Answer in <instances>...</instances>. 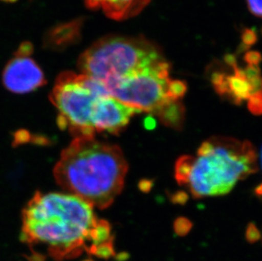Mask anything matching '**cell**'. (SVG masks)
<instances>
[{
    "mask_svg": "<svg viewBox=\"0 0 262 261\" xmlns=\"http://www.w3.org/2000/svg\"><path fill=\"white\" fill-rule=\"evenodd\" d=\"M154 186V181L150 179H142L139 181V188L142 192H149Z\"/></svg>",
    "mask_w": 262,
    "mask_h": 261,
    "instance_id": "cell-18",
    "label": "cell"
},
{
    "mask_svg": "<svg viewBox=\"0 0 262 261\" xmlns=\"http://www.w3.org/2000/svg\"><path fill=\"white\" fill-rule=\"evenodd\" d=\"M248 108L255 116L262 115V90L250 97L248 99Z\"/></svg>",
    "mask_w": 262,
    "mask_h": 261,
    "instance_id": "cell-14",
    "label": "cell"
},
{
    "mask_svg": "<svg viewBox=\"0 0 262 261\" xmlns=\"http://www.w3.org/2000/svg\"><path fill=\"white\" fill-rule=\"evenodd\" d=\"M161 57L143 38L107 37L93 45L80 59L82 74L108 83L144 71Z\"/></svg>",
    "mask_w": 262,
    "mask_h": 261,
    "instance_id": "cell-4",
    "label": "cell"
},
{
    "mask_svg": "<svg viewBox=\"0 0 262 261\" xmlns=\"http://www.w3.org/2000/svg\"><path fill=\"white\" fill-rule=\"evenodd\" d=\"M137 112L139 111L125 105L112 96L100 98L97 101L92 120L94 132L118 134Z\"/></svg>",
    "mask_w": 262,
    "mask_h": 261,
    "instance_id": "cell-8",
    "label": "cell"
},
{
    "mask_svg": "<svg viewBox=\"0 0 262 261\" xmlns=\"http://www.w3.org/2000/svg\"><path fill=\"white\" fill-rule=\"evenodd\" d=\"M255 194L257 196H262V183L255 188Z\"/></svg>",
    "mask_w": 262,
    "mask_h": 261,
    "instance_id": "cell-21",
    "label": "cell"
},
{
    "mask_svg": "<svg viewBox=\"0 0 262 261\" xmlns=\"http://www.w3.org/2000/svg\"><path fill=\"white\" fill-rule=\"evenodd\" d=\"M111 96L104 82L86 75L64 73L53 89L51 100L59 112V125L76 138H94L92 120L100 98Z\"/></svg>",
    "mask_w": 262,
    "mask_h": 261,
    "instance_id": "cell-5",
    "label": "cell"
},
{
    "mask_svg": "<svg viewBox=\"0 0 262 261\" xmlns=\"http://www.w3.org/2000/svg\"><path fill=\"white\" fill-rule=\"evenodd\" d=\"M154 114L165 126L181 130L185 121V107L180 101H170L161 106Z\"/></svg>",
    "mask_w": 262,
    "mask_h": 261,
    "instance_id": "cell-10",
    "label": "cell"
},
{
    "mask_svg": "<svg viewBox=\"0 0 262 261\" xmlns=\"http://www.w3.org/2000/svg\"><path fill=\"white\" fill-rule=\"evenodd\" d=\"M128 258L129 254L127 253H121L117 255V259L119 261L126 260Z\"/></svg>",
    "mask_w": 262,
    "mask_h": 261,
    "instance_id": "cell-20",
    "label": "cell"
},
{
    "mask_svg": "<svg viewBox=\"0 0 262 261\" xmlns=\"http://www.w3.org/2000/svg\"><path fill=\"white\" fill-rule=\"evenodd\" d=\"M31 47L20 48V54L11 59L5 67L3 81L5 88L16 94L34 91L45 82V76L37 63L30 58Z\"/></svg>",
    "mask_w": 262,
    "mask_h": 261,
    "instance_id": "cell-7",
    "label": "cell"
},
{
    "mask_svg": "<svg viewBox=\"0 0 262 261\" xmlns=\"http://www.w3.org/2000/svg\"><path fill=\"white\" fill-rule=\"evenodd\" d=\"M213 149L194 159L188 186L193 197L223 195L230 192L237 181L257 170V156L252 144L232 138L211 139Z\"/></svg>",
    "mask_w": 262,
    "mask_h": 261,
    "instance_id": "cell-3",
    "label": "cell"
},
{
    "mask_svg": "<svg viewBox=\"0 0 262 261\" xmlns=\"http://www.w3.org/2000/svg\"><path fill=\"white\" fill-rule=\"evenodd\" d=\"M260 232L258 230L257 227L254 223H250L248 225L245 232V237L250 244H254L259 241L260 239Z\"/></svg>",
    "mask_w": 262,
    "mask_h": 261,
    "instance_id": "cell-15",
    "label": "cell"
},
{
    "mask_svg": "<svg viewBox=\"0 0 262 261\" xmlns=\"http://www.w3.org/2000/svg\"><path fill=\"white\" fill-rule=\"evenodd\" d=\"M194 158L183 156L179 158L175 165V178L179 185H187L193 169Z\"/></svg>",
    "mask_w": 262,
    "mask_h": 261,
    "instance_id": "cell-11",
    "label": "cell"
},
{
    "mask_svg": "<svg viewBox=\"0 0 262 261\" xmlns=\"http://www.w3.org/2000/svg\"><path fill=\"white\" fill-rule=\"evenodd\" d=\"M148 2L149 0H88L91 7L101 8L109 16L119 20L136 15Z\"/></svg>",
    "mask_w": 262,
    "mask_h": 261,
    "instance_id": "cell-9",
    "label": "cell"
},
{
    "mask_svg": "<svg viewBox=\"0 0 262 261\" xmlns=\"http://www.w3.org/2000/svg\"><path fill=\"white\" fill-rule=\"evenodd\" d=\"M144 127L147 130H153L156 128V119L154 118L153 116H148L146 117L144 121Z\"/></svg>",
    "mask_w": 262,
    "mask_h": 261,
    "instance_id": "cell-19",
    "label": "cell"
},
{
    "mask_svg": "<svg viewBox=\"0 0 262 261\" xmlns=\"http://www.w3.org/2000/svg\"><path fill=\"white\" fill-rule=\"evenodd\" d=\"M171 78L164 59L129 77L105 84L111 96L137 111L154 113L171 100L168 89Z\"/></svg>",
    "mask_w": 262,
    "mask_h": 261,
    "instance_id": "cell-6",
    "label": "cell"
},
{
    "mask_svg": "<svg viewBox=\"0 0 262 261\" xmlns=\"http://www.w3.org/2000/svg\"><path fill=\"white\" fill-rule=\"evenodd\" d=\"M247 3L251 13L262 17V0H247Z\"/></svg>",
    "mask_w": 262,
    "mask_h": 261,
    "instance_id": "cell-17",
    "label": "cell"
},
{
    "mask_svg": "<svg viewBox=\"0 0 262 261\" xmlns=\"http://www.w3.org/2000/svg\"><path fill=\"white\" fill-rule=\"evenodd\" d=\"M21 239L57 260L82 254L108 259L116 254L109 222L71 193L37 192L23 210Z\"/></svg>",
    "mask_w": 262,
    "mask_h": 261,
    "instance_id": "cell-1",
    "label": "cell"
},
{
    "mask_svg": "<svg viewBox=\"0 0 262 261\" xmlns=\"http://www.w3.org/2000/svg\"><path fill=\"white\" fill-rule=\"evenodd\" d=\"M260 157H261V163H262V148H261V153H260Z\"/></svg>",
    "mask_w": 262,
    "mask_h": 261,
    "instance_id": "cell-22",
    "label": "cell"
},
{
    "mask_svg": "<svg viewBox=\"0 0 262 261\" xmlns=\"http://www.w3.org/2000/svg\"><path fill=\"white\" fill-rule=\"evenodd\" d=\"M170 200L175 205H184L188 202V194L183 191H178L171 195Z\"/></svg>",
    "mask_w": 262,
    "mask_h": 261,
    "instance_id": "cell-16",
    "label": "cell"
},
{
    "mask_svg": "<svg viewBox=\"0 0 262 261\" xmlns=\"http://www.w3.org/2000/svg\"><path fill=\"white\" fill-rule=\"evenodd\" d=\"M188 89L187 84L180 80L171 79L168 89V98L171 101H179L181 98L184 96Z\"/></svg>",
    "mask_w": 262,
    "mask_h": 261,
    "instance_id": "cell-12",
    "label": "cell"
},
{
    "mask_svg": "<svg viewBox=\"0 0 262 261\" xmlns=\"http://www.w3.org/2000/svg\"><path fill=\"white\" fill-rule=\"evenodd\" d=\"M173 227L176 234L180 236H184L188 235L190 232L193 227V223L188 218L179 217L178 219L175 220Z\"/></svg>",
    "mask_w": 262,
    "mask_h": 261,
    "instance_id": "cell-13",
    "label": "cell"
},
{
    "mask_svg": "<svg viewBox=\"0 0 262 261\" xmlns=\"http://www.w3.org/2000/svg\"><path fill=\"white\" fill-rule=\"evenodd\" d=\"M127 163L118 146L76 138L62 151L54 176L58 184L93 207H109L124 187Z\"/></svg>",
    "mask_w": 262,
    "mask_h": 261,
    "instance_id": "cell-2",
    "label": "cell"
}]
</instances>
